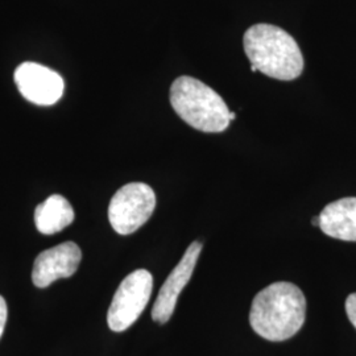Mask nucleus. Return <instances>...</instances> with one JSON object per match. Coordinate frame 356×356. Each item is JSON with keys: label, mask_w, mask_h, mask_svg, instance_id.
I'll return each instance as SVG.
<instances>
[{"label": "nucleus", "mask_w": 356, "mask_h": 356, "mask_svg": "<svg viewBox=\"0 0 356 356\" xmlns=\"http://www.w3.org/2000/svg\"><path fill=\"white\" fill-rule=\"evenodd\" d=\"M306 298L292 282H275L254 296L250 323L257 335L270 342L291 339L304 326Z\"/></svg>", "instance_id": "f257e3e1"}, {"label": "nucleus", "mask_w": 356, "mask_h": 356, "mask_svg": "<svg viewBox=\"0 0 356 356\" xmlns=\"http://www.w3.org/2000/svg\"><path fill=\"white\" fill-rule=\"evenodd\" d=\"M244 51L257 72L279 81H293L304 70V57L297 41L284 29L256 24L243 38Z\"/></svg>", "instance_id": "f03ea898"}, {"label": "nucleus", "mask_w": 356, "mask_h": 356, "mask_svg": "<svg viewBox=\"0 0 356 356\" xmlns=\"http://www.w3.org/2000/svg\"><path fill=\"white\" fill-rule=\"evenodd\" d=\"M170 104L191 127L218 134L229 126V111L222 97L193 76L177 78L170 88Z\"/></svg>", "instance_id": "7ed1b4c3"}, {"label": "nucleus", "mask_w": 356, "mask_h": 356, "mask_svg": "<svg viewBox=\"0 0 356 356\" xmlns=\"http://www.w3.org/2000/svg\"><path fill=\"white\" fill-rule=\"evenodd\" d=\"M156 195L152 188L143 182H131L115 193L108 206V219L120 235H129L140 229L152 216Z\"/></svg>", "instance_id": "20e7f679"}, {"label": "nucleus", "mask_w": 356, "mask_h": 356, "mask_svg": "<svg viewBox=\"0 0 356 356\" xmlns=\"http://www.w3.org/2000/svg\"><path fill=\"white\" fill-rule=\"evenodd\" d=\"M152 289L153 277L148 270L138 269L129 273L115 292L107 313L108 327L115 332L131 327L149 302Z\"/></svg>", "instance_id": "39448f33"}, {"label": "nucleus", "mask_w": 356, "mask_h": 356, "mask_svg": "<svg viewBox=\"0 0 356 356\" xmlns=\"http://www.w3.org/2000/svg\"><path fill=\"white\" fill-rule=\"evenodd\" d=\"M13 78L20 94L38 106H51L64 94L63 76L42 65L24 63L17 66Z\"/></svg>", "instance_id": "423d86ee"}, {"label": "nucleus", "mask_w": 356, "mask_h": 356, "mask_svg": "<svg viewBox=\"0 0 356 356\" xmlns=\"http://www.w3.org/2000/svg\"><path fill=\"white\" fill-rule=\"evenodd\" d=\"M202 247V243H191L181 261L168 276L153 305L152 318L154 322L164 325L172 318L177 305L178 297L191 281Z\"/></svg>", "instance_id": "0eeeda50"}, {"label": "nucleus", "mask_w": 356, "mask_h": 356, "mask_svg": "<svg viewBox=\"0 0 356 356\" xmlns=\"http://www.w3.org/2000/svg\"><path fill=\"white\" fill-rule=\"evenodd\" d=\"M82 260L81 248L76 243L66 242L38 254L32 270V281L38 288H47L51 282L73 276Z\"/></svg>", "instance_id": "6e6552de"}, {"label": "nucleus", "mask_w": 356, "mask_h": 356, "mask_svg": "<svg viewBox=\"0 0 356 356\" xmlns=\"http://www.w3.org/2000/svg\"><path fill=\"white\" fill-rule=\"evenodd\" d=\"M319 229L330 238L356 242V197L327 204L319 214Z\"/></svg>", "instance_id": "1a4fd4ad"}, {"label": "nucleus", "mask_w": 356, "mask_h": 356, "mask_svg": "<svg viewBox=\"0 0 356 356\" xmlns=\"http://www.w3.org/2000/svg\"><path fill=\"white\" fill-rule=\"evenodd\" d=\"M74 216V210L69 201L60 194H53L36 207L35 223L41 234L53 235L70 226Z\"/></svg>", "instance_id": "9d476101"}, {"label": "nucleus", "mask_w": 356, "mask_h": 356, "mask_svg": "<svg viewBox=\"0 0 356 356\" xmlns=\"http://www.w3.org/2000/svg\"><path fill=\"white\" fill-rule=\"evenodd\" d=\"M346 313L350 322L354 325L356 329V293H353L346 300Z\"/></svg>", "instance_id": "9b49d317"}, {"label": "nucleus", "mask_w": 356, "mask_h": 356, "mask_svg": "<svg viewBox=\"0 0 356 356\" xmlns=\"http://www.w3.org/2000/svg\"><path fill=\"white\" fill-rule=\"evenodd\" d=\"M7 304L6 300L0 296V338L3 335V331L6 327V322H7Z\"/></svg>", "instance_id": "f8f14e48"}, {"label": "nucleus", "mask_w": 356, "mask_h": 356, "mask_svg": "<svg viewBox=\"0 0 356 356\" xmlns=\"http://www.w3.org/2000/svg\"><path fill=\"white\" fill-rule=\"evenodd\" d=\"M319 223H321V219H319V216H314V218L312 219V225H313V226H316V227H317V226H319Z\"/></svg>", "instance_id": "ddd939ff"}, {"label": "nucleus", "mask_w": 356, "mask_h": 356, "mask_svg": "<svg viewBox=\"0 0 356 356\" xmlns=\"http://www.w3.org/2000/svg\"><path fill=\"white\" fill-rule=\"evenodd\" d=\"M235 118H236L235 113H229V120H235Z\"/></svg>", "instance_id": "4468645a"}, {"label": "nucleus", "mask_w": 356, "mask_h": 356, "mask_svg": "<svg viewBox=\"0 0 356 356\" xmlns=\"http://www.w3.org/2000/svg\"><path fill=\"white\" fill-rule=\"evenodd\" d=\"M251 70H252V72H257V69H256V66H254V65H251Z\"/></svg>", "instance_id": "2eb2a0df"}]
</instances>
